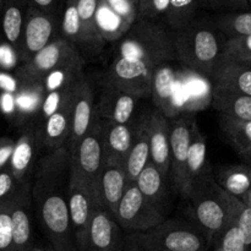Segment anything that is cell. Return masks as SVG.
Listing matches in <instances>:
<instances>
[{
  "label": "cell",
  "instance_id": "cell-40",
  "mask_svg": "<svg viewBox=\"0 0 251 251\" xmlns=\"http://www.w3.org/2000/svg\"><path fill=\"white\" fill-rule=\"evenodd\" d=\"M244 238L238 227V220L230 223L223 234L222 250L223 251H247Z\"/></svg>",
  "mask_w": 251,
  "mask_h": 251
},
{
  "label": "cell",
  "instance_id": "cell-24",
  "mask_svg": "<svg viewBox=\"0 0 251 251\" xmlns=\"http://www.w3.org/2000/svg\"><path fill=\"white\" fill-rule=\"evenodd\" d=\"M157 228L162 247L167 251H200L203 245L200 234L186 223L171 221Z\"/></svg>",
  "mask_w": 251,
  "mask_h": 251
},
{
  "label": "cell",
  "instance_id": "cell-50",
  "mask_svg": "<svg viewBox=\"0 0 251 251\" xmlns=\"http://www.w3.org/2000/svg\"><path fill=\"white\" fill-rule=\"evenodd\" d=\"M66 2H77V0H66Z\"/></svg>",
  "mask_w": 251,
  "mask_h": 251
},
{
  "label": "cell",
  "instance_id": "cell-21",
  "mask_svg": "<svg viewBox=\"0 0 251 251\" xmlns=\"http://www.w3.org/2000/svg\"><path fill=\"white\" fill-rule=\"evenodd\" d=\"M126 188L127 179L124 167L119 164L104 163L98 184L100 199L103 207L109 211L114 217Z\"/></svg>",
  "mask_w": 251,
  "mask_h": 251
},
{
  "label": "cell",
  "instance_id": "cell-38",
  "mask_svg": "<svg viewBox=\"0 0 251 251\" xmlns=\"http://www.w3.org/2000/svg\"><path fill=\"white\" fill-rule=\"evenodd\" d=\"M77 86V85H76ZM70 88V90H58V91H50L44 95L43 103H42V115L43 119L46 120L50 115L55 114L66 102L71 98V96L75 92V88Z\"/></svg>",
  "mask_w": 251,
  "mask_h": 251
},
{
  "label": "cell",
  "instance_id": "cell-10",
  "mask_svg": "<svg viewBox=\"0 0 251 251\" xmlns=\"http://www.w3.org/2000/svg\"><path fill=\"white\" fill-rule=\"evenodd\" d=\"M193 126L184 118L171 124V176L174 190L181 196H190L191 186L188 178L189 147L191 144Z\"/></svg>",
  "mask_w": 251,
  "mask_h": 251
},
{
  "label": "cell",
  "instance_id": "cell-48",
  "mask_svg": "<svg viewBox=\"0 0 251 251\" xmlns=\"http://www.w3.org/2000/svg\"><path fill=\"white\" fill-rule=\"evenodd\" d=\"M4 2H5V0H0V17H1V12H2V7H4Z\"/></svg>",
  "mask_w": 251,
  "mask_h": 251
},
{
  "label": "cell",
  "instance_id": "cell-31",
  "mask_svg": "<svg viewBox=\"0 0 251 251\" xmlns=\"http://www.w3.org/2000/svg\"><path fill=\"white\" fill-rule=\"evenodd\" d=\"M166 180L167 179L158 171V168L150 162L149 166L141 172L135 184L142 195L159 210V202L164 200Z\"/></svg>",
  "mask_w": 251,
  "mask_h": 251
},
{
  "label": "cell",
  "instance_id": "cell-44",
  "mask_svg": "<svg viewBox=\"0 0 251 251\" xmlns=\"http://www.w3.org/2000/svg\"><path fill=\"white\" fill-rule=\"evenodd\" d=\"M15 144H16V141H14L10 137H1L0 139V172L9 167Z\"/></svg>",
  "mask_w": 251,
  "mask_h": 251
},
{
  "label": "cell",
  "instance_id": "cell-36",
  "mask_svg": "<svg viewBox=\"0 0 251 251\" xmlns=\"http://www.w3.org/2000/svg\"><path fill=\"white\" fill-rule=\"evenodd\" d=\"M225 59L237 63L251 61V36L227 39L225 48Z\"/></svg>",
  "mask_w": 251,
  "mask_h": 251
},
{
  "label": "cell",
  "instance_id": "cell-14",
  "mask_svg": "<svg viewBox=\"0 0 251 251\" xmlns=\"http://www.w3.org/2000/svg\"><path fill=\"white\" fill-rule=\"evenodd\" d=\"M93 91L86 76L81 78L75 90V100L73 107V127L68 147L77 144L92 126L97 115V108L93 103Z\"/></svg>",
  "mask_w": 251,
  "mask_h": 251
},
{
  "label": "cell",
  "instance_id": "cell-15",
  "mask_svg": "<svg viewBox=\"0 0 251 251\" xmlns=\"http://www.w3.org/2000/svg\"><path fill=\"white\" fill-rule=\"evenodd\" d=\"M74 100H75V92L55 114L44 120L43 126L38 130L39 142L50 152L68 146L66 144H69L71 127H73Z\"/></svg>",
  "mask_w": 251,
  "mask_h": 251
},
{
  "label": "cell",
  "instance_id": "cell-53",
  "mask_svg": "<svg viewBox=\"0 0 251 251\" xmlns=\"http://www.w3.org/2000/svg\"><path fill=\"white\" fill-rule=\"evenodd\" d=\"M248 2H249V4L251 5V0H248Z\"/></svg>",
  "mask_w": 251,
  "mask_h": 251
},
{
  "label": "cell",
  "instance_id": "cell-49",
  "mask_svg": "<svg viewBox=\"0 0 251 251\" xmlns=\"http://www.w3.org/2000/svg\"><path fill=\"white\" fill-rule=\"evenodd\" d=\"M201 6H207V0H199Z\"/></svg>",
  "mask_w": 251,
  "mask_h": 251
},
{
  "label": "cell",
  "instance_id": "cell-19",
  "mask_svg": "<svg viewBox=\"0 0 251 251\" xmlns=\"http://www.w3.org/2000/svg\"><path fill=\"white\" fill-rule=\"evenodd\" d=\"M137 100L139 98L105 82L102 103L97 110L103 119H109L120 125H129L136 109Z\"/></svg>",
  "mask_w": 251,
  "mask_h": 251
},
{
  "label": "cell",
  "instance_id": "cell-33",
  "mask_svg": "<svg viewBox=\"0 0 251 251\" xmlns=\"http://www.w3.org/2000/svg\"><path fill=\"white\" fill-rule=\"evenodd\" d=\"M221 126L233 146L242 154H251V122L221 115Z\"/></svg>",
  "mask_w": 251,
  "mask_h": 251
},
{
  "label": "cell",
  "instance_id": "cell-47",
  "mask_svg": "<svg viewBox=\"0 0 251 251\" xmlns=\"http://www.w3.org/2000/svg\"><path fill=\"white\" fill-rule=\"evenodd\" d=\"M243 202H244L247 206H249V207H251V189L248 191L247 195L243 196Z\"/></svg>",
  "mask_w": 251,
  "mask_h": 251
},
{
  "label": "cell",
  "instance_id": "cell-30",
  "mask_svg": "<svg viewBox=\"0 0 251 251\" xmlns=\"http://www.w3.org/2000/svg\"><path fill=\"white\" fill-rule=\"evenodd\" d=\"M61 37L71 42L80 50L83 58L87 56V42L83 34L76 2H66L65 10L61 16Z\"/></svg>",
  "mask_w": 251,
  "mask_h": 251
},
{
  "label": "cell",
  "instance_id": "cell-37",
  "mask_svg": "<svg viewBox=\"0 0 251 251\" xmlns=\"http://www.w3.org/2000/svg\"><path fill=\"white\" fill-rule=\"evenodd\" d=\"M14 195L0 205V251H12L11 208Z\"/></svg>",
  "mask_w": 251,
  "mask_h": 251
},
{
  "label": "cell",
  "instance_id": "cell-46",
  "mask_svg": "<svg viewBox=\"0 0 251 251\" xmlns=\"http://www.w3.org/2000/svg\"><path fill=\"white\" fill-rule=\"evenodd\" d=\"M29 7L46 14H59L58 0H27Z\"/></svg>",
  "mask_w": 251,
  "mask_h": 251
},
{
  "label": "cell",
  "instance_id": "cell-1",
  "mask_svg": "<svg viewBox=\"0 0 251 251\" xmlns=\"http://www.w3.org/2000/svg\"><path fill=\"white\" fill-rule=\"evenodd\" d=\"M227 38L216 22L195 20L174 32L176 60L196 75L211 80L216 66L225 56Z\"/></svg>",
  "mask_w": 251,
  "mask_h": 251
},
{
  "label": "cell",
  "instance_id": "cell-20",
  "mask_svg": "<svg viewBox=\"0 0 251 251\" xmlns=\"http://www.w3.org/2000/svg\"><path fill=\"white\" fill-rule=\"evenodd\" d=\"M115 221L109 211L104 207L98 208L93 215L85 245L80 251H112L118 239Z\"/></svg>",
  "mask_w": 251,
  "mask_h": 251
},
{
  "label": "cell",
  "instance_id": "cell-54",
  "mask_svg": "<svg viewBox=\"0 0 251 251\" xmlns=\"http://www.w3.org/2000/svg\"><path fill=\"white\" fill-rule=\"evenodd\" d=\"M53 251H55V250H54V249H53Z\"/></svg>",
  "mask_w": 251,
  "mask_h": 251
},
{
  "label": "cell",
  "instance_id": "cell-26",
  "mask_svg": "<svg viewBox=\"0 0 251 251\" xmlns=\"http://www.w3.org/2000/svg\"><path fill=\"white\" fill-rule=\"evenodd\" d=\"M213 108L221 115L251 122V97L235 92L212 91Z\"/></svg>",
  "mask_w": 251,
  "mask_h": 251
},
{
  "label": "cell",
  "instance_id": "cell-11",
  "mask_svg": "<svg viewBox=\"0 0 251 251\" xmlns=\"http://www.w3.org/2000/svg\"><path fill=\"white\" fill-rule=\"evenodd\" d=\"M68 202L74 235L80 251L87 239L93 215L98 208H102L103 205L96 194L75 183L69 184Z\"/></svg>",
  "mask_w": 251,
  "mask_h": 251
},
{
  "label": "cell",
  "instance_id": "cell-8",
  "mask_svg": "<svg viewBox=\"0 0 251 251\" xmlns=\"http://www.w3.org/2000/svg\"><path fill=\"white\" fill-rule=\"evenodd\" d=\"M115 220L125 229L136 232H149L164 223L161 210L142 195L136 184L127 185L118 207Z\"/></svg>",
  "mask_w": 251,
  "mask_h": 251
},
{
  "label": "cell",
  "instance_id": "cell-9",
  "mask_svg": "<svg viewBox=\"0 0 251 251\" xmlns=\"http://www.w3.org/2000/svg\"><path fill=\"white\" fill-rule=\"evenodd\" d=\"M59 37H61V17L59 14H46L29 7L17 59L24 64L27 63Z\"/></svg>",
  "mask_w": 251,
  "mask_h": 251
},
{
  "label": "cell",
  "instance_id": "cell-7",
  "mask_svg": "<svg viewBox=\"0 0 251 251\" xmlns=\"http://www.w3.org/2000/svg\"><path fill=\"white\" fill-rule=\"evenodd\" d=\"M70 184V151L61 147L44 156L38 164L32 185V201L39 202L47 196L69 191Z\"/></svg>",
  "mask_w": 251,
  "mask_h": 251
},
{
  "label": "cell",
  "instance_id": "cell-2",
  "mask_svg": "<svg viewBox=\"0 0 251 251\" xmlns=\"http://www.w3.org/2000/svg\"><path fill=\"white\" fill-rule=\"evenodd\" d=\"M118 43L120 55L141 59L153 68L176 59L174 32L159 21L137 19Z\"/></svg>",
  "mask_w": 251,
  "mask_h": 251
},
{
  "label": "cell",
  "instance_id": "cell-12",
  "mask_svg": "<svg viewBox=\"0 0 251 251\" xmlns=\"http://www.w3.org/2000/svg\"><path fill=\"white\" fill-rule=\"evenodd\" d=\"M32 203V185L25 181L12 198V251H31Z\"/></svg>",
  "mask_w": 251,
  "mask_h": 251
},
{
  "label": "cell",
  "instance_id": "cell-5",
  "mask_svg": "<svg viewBox=\"0 0 251 251\" xmlns=\"http://www.w3.org/2000/svg\"><path fill=\"white\" fill-rule=\"evenodd\" d=\"M78 56H82L80 50L68 39L59 37L19 69L17 71L19 87L43 86V81L48 74L70 63Z\"/></svg>",
  "mask_w": 251,
  "mask_h": 251
},
{
  "label": "cell",
  "instance_id": "cell-17",
  "mask_svg": "<svg viewBox=\"0 0 251 251\" xmlns=\"http://www.w3.org/2000/svg\"><path fill=\"white\" fill-rule=\"evenodd\" d=\"M102 140L104 163L119 164L125 168L134 141V131L130 125H120L109 119H103Z\"/></svg>",
  "mask_w": 251,
  "mask_h": 251
},
{
  "label": "cell",
  "instance_id": "cell-41",
  "mask_svg": "<svg viewBox=\"0 0 251 251\" xmlns=\"http://www.w3.org/2000/svg\"><path fill=\"white\" fill-rule=\"evenodd\" d=\"M105 1L130 26H132L139 17V0H105Z\"/></svg>",
  "mask_w": 251,
  "mask_h": 251
},
{
  "label": "cell",
  "instance_id": "cell-18",
  "mask_svg": "<svg viewBox=\"0 0 251 251\" xmlns=\"http://www.w3.org/2000/svg\"><path fill=\"white\" fill-rule=\"evenodd\" d=\"M176 75L169 64H162L154 69L152 77V96L156 109L164 117L174 118L176 112Z\"/></svg>",
  "mask_w": 251,
  "mask_h": 251
},
{
  "label": "cell",
  "instance_id": "cell-34",
  "mask_svg": "<svg viewBox=\"0 0 251 251\" xmlns=\"http://www.w3.org/2000/svg\"><path fill=\"white\" fill-rule=\"evenodd\" d=\"M215 22L227 39L251 36V11L221 15Z\"/></svg>",
  "mask_w": 251,
  "mask_h": 251
},
{
  "label": "cell",
  "instance_id": "cell-39",
  "mask_svg": "<svg viewBox=\"0 0 251 251\" xmlns=\"http://www.w3.org/2000/svg\"><path fill=\"white\" fill-rule=\"evenodd\" d=\"M171 0H139V17L137 19L157 21L163 20L168 11Z\"/></svg>",
  "mask_w": 251,
  "mask_h": 251
},
{
  "label": "cell",
  "instance_id": "cell-23",
  "mask_svg": "<svg viewBox=\"0 0 251 251\" xmlns=\"http://www.w3.org/2000/svg\"><path fill=\"white\" fill-rule=\"evenodd\" d=\"M150 162H151V151H150L149 117H146L137 124L135 129L134 141L125 163L127 185L136 183L141 172L149 166Z\"/></svg>",
  "mask_w": 251,
  "mask_h": 251
},
{
  "label": "cell",
  "instance_id": "cell-3",
  "mask_svg": "<svg viewBox=\"0 0 251 251\" xmlns=\"http://www.w3.org/2000/svg\"><path fill=\"white\" fill-rule=\"evenodd\" d=\"M103 119L97 110L90 131L74 146L70 151V183L80 184L100 199V173L104 167V152L102 140Z\"/></svg>",
  "mask_w": 251,
  "mask_h": 251
},
{
  "label": "cell",
  "instance_id": "cell-35",
  "mask_svg": "<svg viewBox=\"0 0 251 251\" xmlns=\"http://www.w3.org/2000/svg\"><path fill=\"white\" fill-rule=\"evenodd\" d=\"M220 186L235 198H243L251 189V168L233 167L220 176Z\"/></svg>",
  "mask_w": 251,
  "mask_h": 251
},
{
  "label": "cell",
  "instance_id": "cell-29",
  "mask_svg": "<svg viewBox=\"0 0 251 251\" xmlns=\"http://www.w3.org/2000/svg\"><path fill=\"white\" fill-rule=\"evenodd\" d=\"M188 178L190 186L193 188L194 183L205 173H207V147L202 135L198 130L195 125H193L191 131V144L188 152Z\"/></svg>",
  "mask_w": 251,
  "mask_h": 251
},
{
  "label": "cell",
  "instance_id": "cell-16",
  "mask_svg": "<svg viewBox=\"0 0 251 251\" xmlns=\"http://www.w3.org/2000/svg\"><path fill=\"white\" fill-rule=\"evenodd\" d=\"M210 82L212 91L235 92L251 97V66L227 60L223 56L216 66Z\"/></svg>",
  "mask_w": 251,
  "mask_h": 251
},
{
  "label": "cell",
  "instance_id": "cell-52",
  "mask_svg": "<svg viewBox=\"0 0 251 251\" xmlns=\"http://www.w3.org/2000/svg\"><path fill=\"white\" fill-rule=\"evenodd\" d=\"M243 64H247V65H249V66H251V61H248V63H243Z\"/></svg>",
  "mask_w": 251,
  "mask_h": 251
},
{
  "label": "cell",
  "instance_id": "cell-27",
  "mask_svg": "<svg viewBox=\"0 0 251 251\" xmlns=\"http://www.w3.org/2000/svg\"><path fill=\"white\" fill-rule=\"evenodd\" d=\"M100 0H77L78 16H80L82 31L87 42L88 56L100 53L107 42L102 38L96 25V11Z\"/></svg>",
  "mask_w": 251,
  "mask_h": 251
},
{
  "label": "cell",
  "instance_id": "cell-51",
  "mask_svg": "<svg viewBox=\"0 0 251 251\" xmlns=\"http://www.w3.org/2000/svg\"><path fill=\"white\" fill-rule=\"evenodd\" d=\"M31 251H43L42 249H38V248H36V249H32Z\"/></svg>",
  "mask_w": 251,
  "mask_h": 251
},
{
  "label": "cell",
  "instance_id": "cell-6",
  "mask_svg": "<svg viewBox=\"0 0 251 251\" xmlns=\"http://www.w3.org/2000/svg\"><path fill=\"white\" fill-rule=\"evenodd\" d=\"M154 69L141 59L119 55L110 65L105 82L136 98H150Z\"/></svg>",
  "mask_w": 251,
  "mask_h": 251
},
{
  "label": "cell",
  "instance_id": "cell-13",
  "mask_svg": "<svg viewBox=\"0 0 251 251\" xmlns=\"http://www.w3.org/2000/svg\"><path fill=\"white\" fill-rule=\"evenodd\" d=\"M149 131L151 163L167 179L171 173V123L156 108L149 115Z\"/></svg>",
  "mask_w": 251,
  "mask_h": 251
},
{
  "label": "cell",
  "instance_id": "cell-22",
  "mask_svg": "<svg viewBox=\"0 0 251 251\" xmlns=\"http://www.w3.org/2000/svg\"><path fill=\"white\" fill-rule=\"evenodd\" d=\"M28 9L27 0H5L2 7L0 17L2 34L16 55H19L21 49L22 34Z\"/></svg>",
  "mask_w": 251,
  "mask_h": 251
},
{
  "label": "cell",
  "instance_id": "cell-32",
  "mask_svg": "<svg viewBox=\"0 0 251 251\" xmlns=\"http://www.w3.org/2000/svg\"><path fill=\"white\" fill-rule=\"evenodd\" d=\"M199 0H171L168 11L164 15L163 22L173 32L181 31L196 20Z\"/></svg>",
  "mask_w": 251,
  "mask_h": 251
},
{
  "label": "cell",
  "instance_id": "cell-28",
  "mask_svg": "<svg viewBox=\"0 0 251 251\" xmlns=\"http://www.w3.org/2000/svg\"><path fill=\"white\" fill-rule=\"evenodd\" d=\"M96 25L105 42H118L130 29V25L119 16L105 0L98 1Z\"/></svg>",
  "mask_w": 251,
  "mask_h": 251
},
{
  "label": "cell",
  "instance_id": "cell-42",
  "mask_svg": "<svg viewBox=\"0 0 251 251\" xmlns=\"http://www.w3.org/2000/svg\"><path fill=\"white\" fill-rule=\"evenodd\" d=\"M19 186V181L15 179L11 169H10L9 167L2 169V171L0 172V205L6 202V201L16 193Z\"/></svg>",
  "mask_w": 251,
  "mask_h": 251
},
{
  "label": "cell",
  "instance_id": "cell-43",
  "mask_svg": "<svg viewBox=\"0 0 251 251\" xmlns=\"http://www.w3.org/2000/svg\"><path fill=\"white\" fill-rule=\"evenodd\" d=\"M238 227L242 232L247 248L251 247V207L245 205L238 217Z\"/></svg>",
  "mask_w": 251,
  "mask_h": 251
},
{
  "label": "cell",
  "instance_id": "cell-4",
  "mask_svg": "<svg viewBox=\"0 0 251 251\" xmlns=\"http://www.w3.org/2000/svg\"><path fill=\"white\" fill-rule=\"evenodd\" d=\"M68 194L56 193L33 203L38 220L55 251H76L75 235L69 212Z\"/></svg>",
  "mask_w": 251,
  "mask_h": 251
},
{
  "label": "cell",
  "instance_id": "cell-25",
  "mask_svg": "<svg viewBox=\"0 0 251 251\" xmlns=\"http://www.w3.org/2000/svg\"><path fill=\"white\" fill-rule=\"evenodd\" d=\"M37 142H39V135L36 129L29 127L22 132L15 144L14 152L10 159L9 168L11 169L15 179L19 184L27 181V176L33 164L37 151Z\"/></svg>",
  "mask_w": 251,
  "mask_h": 251
},
{
  "label": "cell",
  "instance_id": "cell-45",
  "mask_svg": "<svg viewBox=\"0 0 251 251\" xmlns=\"http://www.w3.org/2000/svg\"><path fill=\"white\" fill-rule=\"evenodd\" d=\"M207 6L212 9L244 10L250 6L248 0H207Z\"/></svg>",
  "mask_w": 251,
  "mask_h": 251
}]
</instances>
